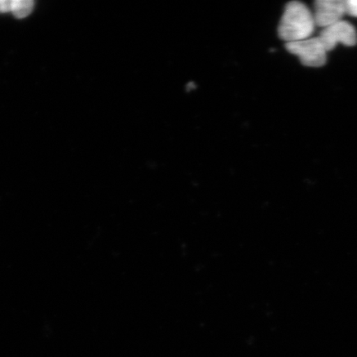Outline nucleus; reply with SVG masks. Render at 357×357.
<instances>
[{
	"label": "nucleus",
	"mask_w": 357,
	"mask_h": 357,
	"mask_svg": "<svg viewBox=\"0 0 357 357\" xmlns=\"http://www.w3.org/2000/svg\"><path fill=\"white\" fill-rule=\"evenodd\" d=\"M315 26L314 15L305 3L289 2L280 22L279 37L287 43L303 41L310 38Z\"/></svg>",
	"instance_id": "1"
},
{
	"label": "nucleus",
	"mask_w": 357,
	"mask_h": 357,
	"mask_svg": "<svg viewBox=\"0 0 357 357\" xmlns=\"http://www.w3.org/2000/svg\"><path fill=\"white\" fill-rule=\"evenodd\" d=\"M287 51L300 58L303 66L309 67L324 66L327 62L326 49L319 37L307 38L303 41L288 43Z\"/></svg>",
	"instance_id": "2"
},
{
	"label": "nucleus",
	"mask_w": 357,
	"mask_h": 357,
	"mask_svg": "<svg viewBox=\"0 0 357 357\" xmlns=\"http://www.w3.org/2000/svg\"><path fill=\"white\" fill-rule=\"evenodd\" d=\"M319 38L328 52L333 51L339 43L347 47H354L357 43L354 26L343 20L324 29Z\"/></svg>",
	"instance_id": "3"
},
{
	"label": "nucleus",
	"mask_w": 357,
	"mask_h": 357,
	"mask_svg": "<svg viewBox=\"0 0 357 357\" xmlns=\"http://www.w3.org/2000/svg\"><path fill=\"white\" fill-rule=\"evenodd\" d=\"M346 13V0H318L312 15L315 24L325 29L342 21Z\"/></svg>",
	"instance_id": "4"
},
{
	"label": "nucleus",
	"mask_w": 357,
	"mask_h": 357,
	"mask_svg": "<svg viewBox=\"0 0 357 357\" xmlns=\"http://www.w3.org/2000/svg\"><path fill=\"white\" fill-rule=\"evenodd\" d=\"M33 6L32 0H12L11 12L15 17L22 19L32 12Z\"/></svg>",
	"instance_id": "5"
},
{
	"label": "nucleus",
	"mask_w": 357,
	"mask_h": 357,
	"mask_svg": "<svg viewBox=\"0 0 357 357\" xmlns=\"http://www.w3.org/2000/svg\"><path fill=\"white\" fill-rule=\"evenodd\" d=\"M347 13L357 17V0H346Z\"/></svg>",
	"instance_id": "6"
},
{
	"label": "nucleus",
	"mask_w": 357,
	"mask_h": 357,
	"mask_svg": "<svg viewBox=\"0 0 357 357\" xmlns=\"http://www.w3.org/2000/svg\"><path fill=\"white\" fill-rule=\"evenodd\" d=\"M12 0H0V13L11 12Z\"/></svg>",
	"instance_id": "7"
}]
</instances>
